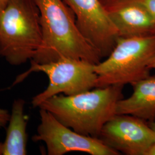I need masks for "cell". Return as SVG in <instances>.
Returning <instances> with one entry per match:
<instances>
[{
    "label": "cell",
    "instance_id": "6da1fadb",
    "mask_svg": "<svg viewBox=\"0 0 155 155\" xmlns=\"http://www.w3.org/2000/svg\"><path fill=\"white\" fill-rule=\"evenodd\" d=\"M39 9L41 45L31 63L45 64L71 58L97 64L99 52L84 37L63 0H33Z\"/></svg>",
    "mask_w": 155,
    "mask_h": 155
},
{
    "label": "cell",
    "instance_id": "7a4b0ae2",
    "mask_svg": "<svg viewBox=\"0 0 155 155\" xmlns=\"http://www.w3.org/2000/svg\"><path fill=\"white\" fill-rule=\"evenodd\" d=\"M124 86L96 87L72 95L59 94L45 101L39 109L81 134L99 138L106 122L116 114L118 102L123 98Z\"/></svg>",
    "mask_w": 155,
    "mask_h": 155
},
{
    "label": "cell",
    "instance_id": "3957f363",
    "mask_svg": "<svg viewBox=\"0 0 155 155\" xmlns=\"http://www.w3.org/2000/svg\"><path fill=\"white\" fill-rule=\"evenodd\" d=\"M41 41L40 13L33 0H10L0 11V56L20 66L32 60Z\"/></svg>",
    "mask_w": 155,
    "mask_h": 155
},
{
    "label": "cell",
    "instance_id": "277c9868",
    "mask_svg": "<svg viewBox=\"0 0 155 155\" xmlns=\"http://www.w3.org/2000/svg\"><path fill=\"white\" fill-rule=\"evenodd\" d=\"M155 54V35L119 37L105 61L95 64L96 87L132 84L150 76L148 64Z\"/></svg>",
    "mask_w": 155,
    "mask_h": 155
},
{
    "label": "cell",
    "instance_id": "5b68a950",
    "mask_svg": "<svg viewBox=\"0 0 155 155\" xmlns=\"http://www.w3.org/2000/svg\"><path fill=\"white\" fill-rule=\"evenodd\" d=\"M28 71L17 78L21 82L32 72H42L48 77L49 83L43 91L32 100L33 107H39L45 101L59 94L72 95L95 87L97 75L95 64L71 58H63L45 64L31 63Z\"/></svg>",
    "mask_w": 155,
    "mask_h": 155
},
{
    "label": "cell",
    "instance_id": "8992f818",
    "mask_svg": "<svg viewBox=\"0 0 155 155\" xmlns=\"http://www.w3.org/2000/svg\"><path fill=\"white\" fill-rule=\"evenodd\" d=\"M40 123L34 135V141H43L48 155H63L81 152L91 155H119L99 138L77 133L59 122L49 111L39 110Z\"/></svg>",
    "mask_w": 155,
    "mask_h": 155
},
{
    "label": "cell",
    "instance_id": "52a82bcc",
    "mask_svg": "<svg viewBox=\"0 0 155 155\" xmlns=\"http://www.w3.org/2000/svg\"><path fill=\"white\" fill-rule=\"evenodd\" d=\"M72 11L84 37L107 58L119 38L117 29L101 0H63Z\"/></svg>",
    "mask_w": 155,
    "mask_h": 155
},
{
    "label": "cell",
    "instance_id": "ba28073f",
    "mask_svg": "<svg viewBox=\"0 0 155 155\" xmlns=\"http://www.w3.org/2000/svg\"><path fill=\"white\" fill-rule=\"evenodd\" d=\"M99 139L119 153L145 155L155 143V132L137 117L116 114L105 124Z\"/></svg>",
    "mask_w": 155,
    "mask_h": 155
},
{
    "label": "cell",
    "instance_id": "9c48e42d",
    "mask_svg": "<svg viewBox=\"0 0 155 155\" xmlns=\"http://www.w3.org/2000/svg\"><path fill=\"white\" fill-rule=\"evenodd\" d=\"M119 37H145L155 35V21L143 6L130 0L106 7Z\"/></svg>",
    "mask_w": 155,
    "mask_h": 155
},
{
    "label": "cell",
    "instance_id": "30bf717a",
    "mask_svg": "<svg viewBox=\"0 0 155 155\" xmlns=\"http://www.w3.org/2000/svg\"><path fill=\"white\" fill-rule=\"evenodd\" d=\"M132 85L133 93L118 102L116 114L137 117L147 122L155 121V75H150Z\"/></svg>",
    "mask_w": 155,
    "mask_h": 155
},
{
    "label": "cell",
    "instance_id": "8fae6325",
    "mask_svg": "<svg viewBox=\"0 0 155 155\" xmlns=\"http://www.w3.org/2000/svg\"><path fill=\"white\" fill-rule=\"evenodd\" d=\"M25 101L21 98L14 101L5 141L2 144V155H27V120L24 115Z\"/></svg>",
    "mask_w": 155,
    "mask_h": 155
},
{
    "label": "cell",
    "instance_id": "7c38bea8",
    "mask_svg": "<svg viewBox=\"0 0 155 155\" xmlns=\"http://www.w3.org/2000/svg\"><path fill=\"white\" fill-rule=\"evenodd\" d=\"M144 7L155 21V0H136Z\"/></svg>",
    "mask_w": 155,
    "mask_h": 155
},
{
    "label": "cell",
    "instance_id": "4fadbf2b",
    "mask_svg": "<svg viewBox=\"0 0 155 155\" xmlns=\"http://www.w3.org/2000/svg\"><path fill=\"white\" fill-rule=\"evenodd\" d=\"M10 118L9 111L4 109H0V127H5L8 124Z\"/></svg>",
    "mask_w": 155,
    "mask_h": 155
},
{
    "label": "cell",
    "instance_id": "5bb4252c",
    "mask_svg": "<svg viewBox=\"0 0 155 155\" xmlns=\"http://www.w3.org/2000/svg\"><path fill=\"white\" fill-rule=\"evenodd\" d=\"M130 0H101L103 5L105 7H108L110 6L116 5L119 3H122L124 2H126Z\"/></svg>",
    "mask_w": 155,
    "mask_h": 155
},
{
    "label": "cell",
    "instance_id": "9a60e30c",
    "mask_svg": "<svg viewBox=\"0 0 155 155\" xmlns=\"http://www.w3.org/2000/svg\"><path fill=\"white\" fill-rule=\"evenodd\" d=\"M145 155H155V143L151 146Z\"/></svg>",
    "mask_w": 155,
    "mask_h": 155
},
{
    "label": "cell",
    "instance_id": "2e32d148",
    "mask_svg": "<svg viewBox=\"0 0 155 155\" xmlns=\"http://www.w3.org/2000/svg\"><path fill=\"white\" fill-rule=\"evenodd\" d=\"M148 67L150 70L152 68H155V54L153 56L152 59L150 60L149 64H148Z\"/></svg>",
    "mask_w": 155,
    "mask_h": 155
},
{
    "label": "cell",
    "instance_id": "e0dca14e",
    "mask_svg": "<svg viewBox=\"0 0 155 155\" xmlns=\"http://www.w3.org/2000/svg\"><path fill=\"white\" fill-rule=\"evenodd\" d=\"M10 0H0V11L5 8Z\"/></svg>",
    "mask_w": 155,
    "mask_h": 155
},
{
    "label": "cell",
    "instance_id": "ac0fdd59",
    "mask_svg": "<svg viewBox=\"0 0 155 155\" xmlns=\"http://www.w3.org/2000/svg\"><path fill=\"white\" fill-rule=\"evenodd\" d=\"M148 122V124L150 125V127L155 132V121H151Z\"/></svg>",
    "mask_w": 155,
    "mask_h": 155
}]
</instances>
